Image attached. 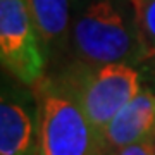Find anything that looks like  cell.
<instances>
[{"instance_id":"obj_4","label":"cell","mask_w":155,"mask_h":155,"mask_svg":"<svg viewBox=\"0 0 155 155\" xmlns=\"http://www.w3.org/2000/svg\"><path fill=\"white\" fill-rule=\"evenodd\" d=\"M0 61L26 86H36L45 78L47 59L26 0H0Z\"/></svg>"},{"instance_id":"obj_5","label":"cell","mask_w":155,"mask_h":155,"mask_svg":"<svg viewBox=\"0 0 155 155\" xmlns=\"http://www.w3.org/2000/svg\"><path fill=\"white\" fill-rule=\"evenodd\" d=\"M38 98L24 91H4L0 102V155H38Z\"/></svg>"},{"instance_id":"obj_6","label":"cell","mask_w":155,"mask_h":155,"mask_svg":"<svg viewBox=\"0 0 155 155\" xmlns=\"http://www.w3.org/2000/svg\"><path fill=\"white\" fill-rule=\"evenodd\" d=\"M102 136L109 152L145 140H155V95L150 90H141L117 112L102 131Z\"/></svg>"},{"instance_id":"obj_1","label":"cell","mask_w":155,"mask_h":155,"mask_svg":"<svg viewBox=\"0 0 155 155\" xmlns=\"http://www.w3.org/2000/svg\"><path fill=\"white\" fill-rule=\"evenodd\" d=\"M71 47L78 61L88 66H134L148 57L131 0H79Z\"/></svg>"},{"instance_id":"obj_9","label":"cell","mask_w":155,"mask_h":155,"mask_svg":"<svg viewBox=\"0 0 155 155\" xmlns=\"http://www.w3.org/2000/svg\"><path fill=\"white\" fill-rule=\"evenodd\" d=\"M109 155H155V140H145L112 150Z\"/></svg>"},{"instance_id":"obj_2","label":"cell","mask_w":155,"mask_h":155,"mask_svg":"<svg viewBox=\"0 0 155 155\" xmlns=\"http://www.w3.org/2000/svg\"><path fill=\"white\" fill-rule=\"evenodd\" d=\"M33 88L40 107L38 155L110 153L102 133L61 78H43Z\"/></svg>"},{"instance_id":"obj_7","label":"cell","mask_w":155,"mask_h":155,"mask_svg":"<svg viewBox=\"0 0 155 155\" xmlns=\"http://www.w3.org/2000/svg\"><path fill=\"white\" fill-rule=\"evenodd\" d=\"M29 16L47 55H57L71 45L69 0H26Z\"/></svg>"},{"instance_id":"obj_8","label":"cell","mask_w":155,"mask_h":155,"mask_svg":"<svg viewBox=\"0 0 155 155\" xmlns=\"http://www.w3.org/2000/svg\"><path fill=\"white\" fill-rule=\"evenodd\" d=\"M145 50L155 55V0H131Z\"/></svg>"},{"instance_id":"obj_3","label":"cell","mask_w":155,"mask_h":155,"mask_svg":"<svg viewBox=\"0 0 155 155\" xmlns=\"http://www.w3.org/2000/svg\"><path fill=\"white\" fill-rule=\"evenodd\" d=\"M61 79L100 133L141 91L140 72L129 64L88 66L79 62L67 67Z\"/></svg>"}]
</instances>
